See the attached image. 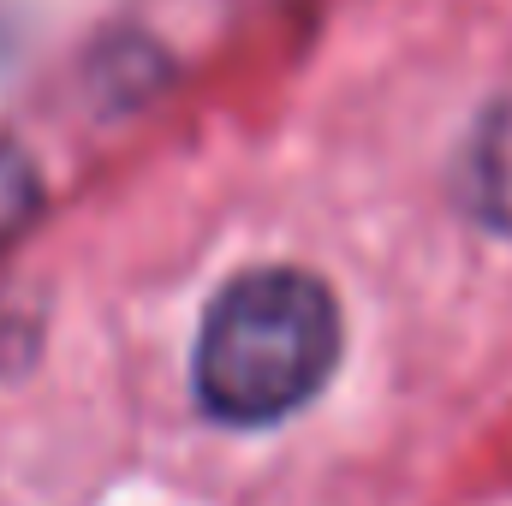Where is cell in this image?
I'll list each match as a JSON object with an SVG mask.
<instances>
[{
  "instance_id": "obj_1",
  "label": "cell",
  "mask_w": 512,
  "mask_h": 506,
  "mask_svg": "<svg viewBox=\"0 0 512 506\" xmlns=\"http://www.w3.org/2000/svg\"><path fill=\"white\" fill-rule=\"evenodd\" d=\"M340 358V310L316 274H239L203 316L197 393L227 423H268L298 411Z\"/></svg>"
},
{
  "instance_id": "obj_2",
  "label": "cell",
  "mask_w": 512,
  "mask_h": 506,
  "mask_svg": "<svg viewBox=\"0 0 512 506\" xmlns=\"http://www.w3.org/2000/svg\"><path fill=\"white\" fill-rule=\"evenodd\" d=\"M465 203L483 227L512 239V102L483 114L465 149Z\"/></svg>"
},
{
  "instance_id": "obj_3",
  "label": "cell",
  "mask_w": 512,
  "mask_h": 506,
  "mask_svg": "<svg viewBox=\"0 0 512 506\" xmlns=\"http://www.w3.org/2000/svg\"><path fill=\"white\" fill-rule=\"evenodd\" d=\"M36 209H42V179H36L30 155H18V149L0 143V251L30 227Z\"/></svg>"
}]
</instances>
